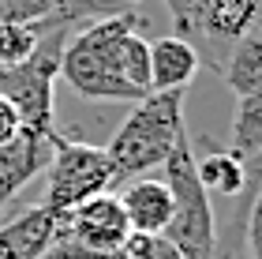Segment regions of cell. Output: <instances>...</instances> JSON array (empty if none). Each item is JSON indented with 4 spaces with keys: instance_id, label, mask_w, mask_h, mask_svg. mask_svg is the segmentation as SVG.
Returning a JSON list of instances; mask_svg holds the SVG:
<instances>
[{
    "instance_id": "cell-9",
    "label": "cell",
    "mask_w": 262,
    "mask_h": 259,
    "mask_svg": "<svg viewBox=\"0 0 262 259\" xmlns=\"http://www.w3.org/2000/svg\"><path fill=\"white\" fill-rule=\"evenodd\" d=\"M56 222H60V214L45 203L4 222L0 226V259H41L56 233Z\"/></svg>"
},
{
    "instance_id": "cell-11",
    "label": "cell",
    "mask_w": 262,
    "mask_h": 259,
    "mask_svg": "<svg viewBox=\"0 0 262 259\" xmlns=\"http://www.w3.org/2000/svg\"><path fill=\"white\" fill-rule=\"evenodd\" d=\"M195 72H199V53L180 34H165V38L150 42V90H172V87L187 90Z\"/></svg>"
},
{
    "instance_id": "cell-17",
    "label": "cell",
    "mask_w": 262,
    "mask_h": 259,
    "mask_svg": "<svg viewBox=\"0 0 262 259\" xmlns=\"http://www.w3.org/2000/svg\"><path fill=\"white\" fill-rule=\"evenodd\" d=\"M142 0H64V19L82 23V19H109L120 11H135Z\"/></svg>"
},
{
    "instance_id": "cell-7",
    "label": "cell",
    "mask_w": 262,
    "mask_h": 259,
    "mask_svg": "<svg viewBox=\"0 0 262 259\" xmlns=\"http://www.w3.org/2000/svg\"><path fill=\"white\" fill-rule=\"evenodd\" d=\"M49 158H53L49 132H34V128H19V135L0 147V210L38 173H45Z\"/></svg>"
},
{
    "instance_id": "cell-16",
    "label": "cell",
    "mask_w": 262,
    "mask_h": 259,
    "mask_svg": "<svg viewBox=\"0 0 262 259\" xmlns=\"http://www.w3.org/2000/svg\"><path fill=\"white\" fill-rule=\"evenodd\" d=\"M120 259H184L165 233H131L120 248Z\"/></svg>"
},
{
    "instance_id": "cell-15",
    "label": "cell",
    "mask_w": 262,
    "mask_h": 259,
    "mask_svg": "<svg viewBox=\"0 0 262 259\" xmlns=\"http://www.w3.org/2000/svg\"><path fill=\"white\" fill-rule=\"evenodd\" d=\"M49 19H64V0H0V23H49Z\"/></svg>"
},
{
    "instance_id": "cell-2",
    "label": "cell",
    "mask_w": 262,
    "mask_h": 259,
    "mask_svg": "<svg viewBox=\"0 0 262 259\" xmlns=\"http://www.w3.org/2000/svg\"><path fill=\"white\" fill-rule=\"evenodd\" d=\"M184 98L187 90L172 87V90H150L146 98L135 102V109L127 113V121L116 128V135L105 147L116 173V188L131 176H142L146 169H158L187 135Z\"/></svg>"
},
{
    "instance_id": "cell-12",
    "label": "cell",
    "mask_w": 262,
    "mask_h": 259,
    "mask_svg": "<svg viewBox=\"0 0 262 259\" xmlns=\"http://www.w3.org/2000/svg\"><path fill=\"white\" fill-rule=\"evenodd\" d=\"M236 98H247V94H262V27L244 30V38L232 45V53L225 56L221 72H217Z\"/></svg>"
},
{
    "instance_id": "cell-1",
    "label": "cell",
    "mask_w": 262,
    "mask_h": 259,
    "mask_svg": "<svg viewBox=\"0 0 262 259\" xmlns=\"http://www.w3.org/2000/svg\"><path fill=\"white\" fill-rule=\"evenodd\" d=\"M60 75L90 102H139L150 94V42L139 34V15L120 11L94 19L71 34L60 53Z\"/></svg>"
},
{
    "instance_id": "cell-5",
    "label": "cell",
    "mask_w": 262,
    "mask_h": 259,
    "mask_svg": "<svg viewBox=\"0 0 262 259\" xmlns=\"http://www.w3.org/2000/svg\"><path fill=\"white\" fill-rule=\"evenodd\" d=\"M49 143H53V158L45 166L49 184H45V199H41L49 210L64 214V210H71L90 195L116 192V173H113V162L105 154V147L68 139L56 128L49 132Z\"/></svg>"
},
{
    "instance_id": "cell-10",
    "label": "cell",
    "mask_w": 262,
    "mask_h": 259,
    "mask_svg": "<svg viewBox=\"0 0 262 259\" xmlns=\"http://www.w3.org/2000/svg\"><path fill=\"white\" fill-rule=\"evenodd\" d=\"M195 176H199V184L206 188V195L240 199L244 188L251 181H258V166H247V162L229 147H213L210 154L195 158Z\"/></svg>"
},
{
    "instance_id": "cell-3",
    "label": "cell",
    "mask_w": 262,
    "mask_h": 259,
    "mask_svg": "<svg viewBox=\"0 0 262 259\" xmlns=\"http://www.w3.org/2000/svg\"><path fill=\"white\" fill-rule=\"evenodd\" d=\"M68 38H71V23H53L27 61L0 64V94L15 105L23 128L53 132L56 75H60V53H64Z\"/></svg>"
},
{
    "instance_id": "cell-4",
    "label": "cell",
    "mask_w": 262,
    "mask_h": 259,
    "mask_svg": "<svg viewBox=\"0 0 262 259\" xmlns=\"http://www.w3.org/2000/svg\"><path fill=\"white\" fill-rule=\"evenodd\" d=\"M165 184L172 192V218L165 226V237L176 244L184 259H217V226H213V203L206 188L195 176V150L191 139H180L176 150L161 162Z\"/></svg>"
},
{
    "instance_id": "cell-14",
    "label": "cell",
    "mask_w": 262,
    "mask_h": 259,
    "mask_svg": "<svg viewBox=\"0 0 262 259\" xmlns=\"http://www.w3.org/2000/svg\"><path fill=\"white\" fill-rule=\"evenodd\" d=\"M64 19H49V23H0V64H19L34 53V45L41 42V34ZM75 27V23H71Z\"/></svg>"
},
{
    "instance_id": "cell-8",
    "label": "cell",
    "mask_w": 262,
    "mask_h": 259,
    "mask_svg": "<svg viewBox=\"0 0 262 259\" xmlns=\"http://www.w3.org/2000/svg\"><path fill=\"white\" fill-rule=\"evenodd\" d=\"M120 199L131 233H165L172 218V192L165 181H154V176H131L120 184Z\"/></svg>"
},
{
    "instance_id": "cell-18",
    "label": "cell",
    "mask_w": 262,
    "mask_h": 259,
    "mask_svg": "<svg viewBox=\"0 0 262 259\" xmlns=\"http://www.w3.org/2000/svg\"><path fill=\"white\" fill-rule=\"evenodd\" d=\"M19 128H23V121H19L15 105H11L4 94H0V147H4L8 139H15V135H19Z\"/></svg>"
},
{
    "instance_id": "cell-13",
    "label": "cell",
    "mask_w": 262,
    "mask_h": 259,
    "mask_svg": "<svg viewBox=\"0 0 262 259\" xmlns=\"http://www.w3.org/2000/svg\"><path fill=\"white\" fill-rule=\"evenodd\" d=\"M247 166L262 162V94H247L240 98V109L232 116V147Z\"/></svg>"
},
{
    "instance_id": "cell-6",
    "label": "cell",
    "mask_w": 262,
    "mask_h": 259,
    "mask_svg": "<svg viewBox=\"0 0 262 259\" xmlns=\"http://www.w3.org/2000/svg\"><path fill=\"white\" fill-rule=\"evenodd\" d=\"M255 23H258V0H187V19L180 27V38L191 42V49L206 68L221 72L232 45Z\"/></svg>"
}]
</instances>
